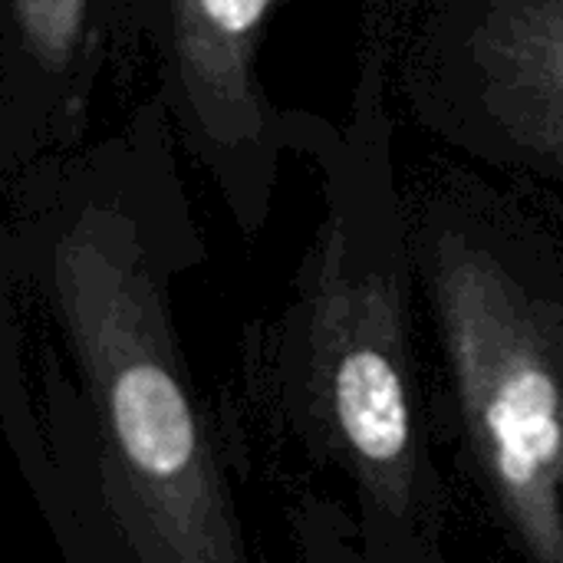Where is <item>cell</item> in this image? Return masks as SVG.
I'll list each match as a JSON object with an SVG mask.
<instances>
[{
	"label": "cell",
	"instance_id": "obj_6",
	"mask_svg": "<svg viewBox=\"0 0 563 563\" xmlns=\"http://www.w3.org/2000/svg\"><path fill=\"white\" fill-rule=\"evenodd\" d=\"M92 0H10L23 49L43 69H63L86 30Z\"/></svg>",
	"mask_w": 563,
	"mask_h": 563
},
{
	"label": "cell",
	"instance_id": "obj_5",
	"mask_svg": "<svg viewBox=\"0 0 563 563\" xmlns=\"http://www.w3.org/2000/svg\"><path fill=\"white\" fill-rule=\"evenodd\" d=\"M271 0H172V49L195 119L218 139L261 132L251 59Z\"/></svg>",
	"mask_w": 563,
	"mask_h": 563
},
{
	"label": "cell",
	"instance_id": "obj_1",
	"mask_svg": "<svg viewBox=\"0 0 563 563\" xmlns=\"http://www.w3.org/2000/svg\"><path fill=\"white\" fill-rule=\"evenodd\" d=\"M53 284L99 419L106 488L139 563H244L158 287L119 221L82 214Z\"/></svg>",
	"mask_w": 563,
	"mask_h": 563
},
{
	"label": "cell",
	"instance_id": "obj_4",
	"mask_svg": "<svg viewBox=\"0 0 563 563\" xmlns=\"http://www.w3.org/2000/svg\"><path fill=\"white\" fill-rule=\"evenodd\" d=\"M472 59L501 129L563 168V0H492Z\"/></svg>",
	"mask_w": 563,
	"mask_h": 563
},
{
	"label": "cell",
	"instance_id": "obj_3",
	"mask_svg": "<svg viewBox=\"0 0 563 563\" xmlns=\"http://www.w3.org/2000/svg\"><path fill=\"white\" fill-rule=\"evenodd\" d=\"M310 396L320 432L353 472L366 518L396 531L406 563H426L429 485L412 412L399 287L350 261L330 234L310 320Z\"/></svg>",
	"mask_w": 563,
	"mask_h": 563
},
{
	"label": "cell",
	"instance_id": "obj_2",
	"mask_svg": "<svg viewBox=\"0 0 563 563\" xmlns=\"http://www.w3.org/2000/svg\"><path fill=\"white\" fill-rule=\"evenodd\" d=\"M432 297L478 478L525 563H563V323L462 241L435 254Z\"/></svg>",
	"mask_w": 563,
	"mask_h": 563
}]
</instances>
